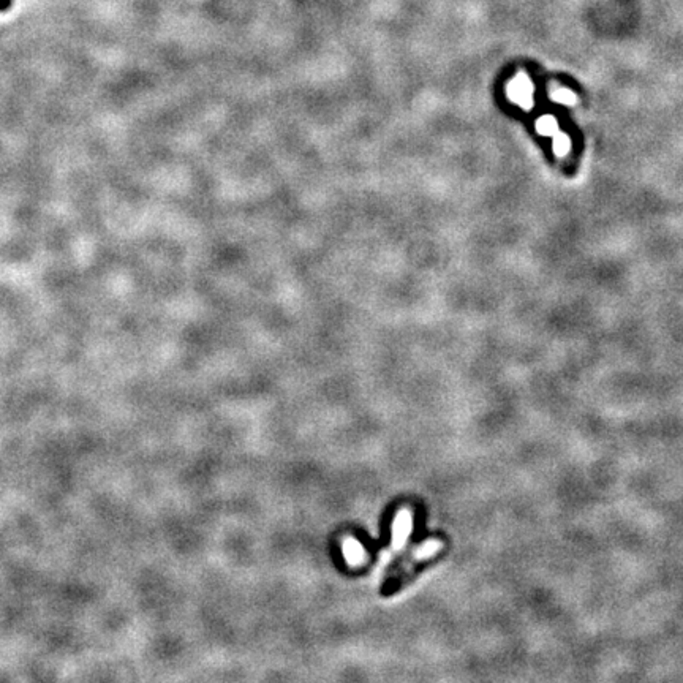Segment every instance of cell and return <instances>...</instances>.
I'll return each instance as SVG.
<instances>
[{
    "instance_id": "1",
    "label": "cell",
    "mask_w": 683,
    "mask_h": 683,
    "mask_svg": "<svg viewBox=\"0 0 683 683\" xmlns=\"http://www.w3.org/2000/svg\"><path fill=\"white\" fill-rule=\"evenodd\" d=\"M441 547L443 544L436 539H427L419 547H414L407 557L397 561L396 565L391 568V571L388 573V576H386L384 583H383V588H382L383 593L391 595L396 590H399L408 577H412L414 571H416L414 568H416L419 563L435 557V555L441 551Z\"/></svg>"
},
{
    "instance_id": "2",
    "label": "cell",
    "mask_w": 683,
    "mask_h": 683,
    "mask_svg": "<svg viewBox=\"0 0 683 683\" xmlns=\"http://www.w3.org/2000/svg\"><path fill=\"white\" fill-rule=\"evenodd\" d=\"M508 95L520 108L530 109L533 107V84L525 75H517L508 86Z\"/></svg>"
},
{
    "instance_id": "3",
    "label": "cell",
    "mask_w": 683,
    "mask_h": 683,
    "mask_svg": "<svg viewBox=\"0 0 683 683\" xmlns=\"http://www.w3.org/2000/svg\"><path fill=\"white\" fill-rule=\"evenodd\" d=\"M412 525H413L412 512L408 510L399 511V514L396 516V520H394V527H392V549H394V551H399V549L405 544V541L408 539V537H410Z\"/></svg>"
},
{
    "instance_id": "4",
    "label": "cell",
    "mask_w": 683,
    "mask_h": 683,
    "mask_svg": "<svg viewBox=\"0 0 683 683\" xmlns=\"http://www.w3.org/2000/svg\"><path fill=\"white\" fill-rule=\"evenodd\" d=\"M343 554H345V560H347L351 566L361 565V563H364L365 560V552L362 546L353 538H347L343 541Z\"/></svg>"
},
{
    "instance_id": "5",
    "label": "cell",
    "mask_w": 683,
    "mask_h": 683,
    "mask_svg": "<svg viewBox=\"0 0 683 683\" xmlns=\"http://www.w3.org/2000/svg\"><path fill=\"white\" fill-rule=\"evenodd\" d=\"M557 127H559V124L552 116L541 117L539 121L537 122V129H538L541 135H554V133L557 131Z\"/></svg>"
},
{
    "instance_id": "6",
    "label": "cell",
    "mask_w": 683,
    "mask_h": 683,
    "mask_svg": "<svg viewBox=\"0 0 683 683\" xmlns=\"http://www.w3.org/2000/svg\"><path fill=\"white\" fill-rule=\"evenodd\" d=\"M552 100L555 103H563V104H574L576 97L573 92H569L568 89H557L551 92Z\"/></svg>"
},
{
    "instance_id": "7",
    "label": "cell",
    "mask_w": 683,
    "mask_h": 683,
    "mask_svg": "<svg viewBox=\"0 0 683 683\" xmlns=\"http://www.w3.org/2000/svg\"><path fill=\"white\" fill-rule=\"evenodd\" d=\"M569 149H571V141H569V138L566 135H559V136H555V141H554V151L557 156L563 157V156H566V154L569 152Z\"/></svg>"
},
{
    "instance_id": "8",
    "label": "cell",
    "mask_w": 683,
    "mask_h": 683,
    "mask_svg": "<svg viewBox=\"0 0 683 683\" xmlns=\"http://www.w3.org/2000/svg\"><path fill=\"white\" fill-rule=\"evenodd\" d=\"M13 0H0V11H6L11 9Z\"/></svg>"
}]
</instances>
